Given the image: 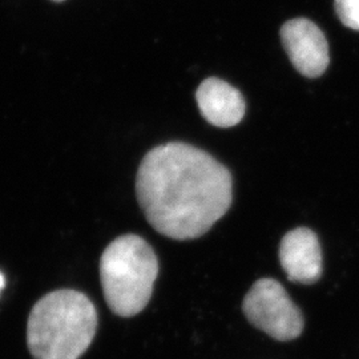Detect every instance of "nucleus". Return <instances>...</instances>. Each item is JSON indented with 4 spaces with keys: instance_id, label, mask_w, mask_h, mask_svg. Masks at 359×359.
I'll return each instance as SVG.
<instances>
[{
    "instance_id": "1",
    "label": "nucleus",
    "mask_w": 359,
    "mask_h": 359,
    "mask_svg": "<svg viewBox=\"0 0 359 359\" xmlns=\"http://www.w3.org/2000/svg\"><path fill=\"white\" fill-rule=\"evenodd\" d=\"M231 176L215 157L185 142L145 154L136 194L148 222L173 240L204 236L231 205Z\"/></svg>"
},
{
    "instance_id": "2",
    "label": "nucleus",
    "mask_w": 359,
    "mask_h": 359,
    "mask_svg": "<svg viewBox=\"0 0 359 359\" xmlns=\"http://www.w3.org/2000/svg\"><path fill=\"white\" fill-rule=\"evenodd\" d=\"M97 329V311L76 290H56L39 299L27 323V344L35 359H79Z\"/></svg>"
},
{
    "instance_id": "3",
    "label": "nucleus",
    "mask_w": 359,
    "mask_h": 359,
    "mask_svg": "<svg viewBox=\"0 0 359 359\" xmlns=\"http://www.w3.org/2000/svg\"><path fill=\"white\" fill-rule=\"evenodd\" d=\"M158 276L152 246L136 234H126L107 246L100 259V280L109 309L133 317L148 305Z\"/></svg>"
},
{
    "instance_id": "4",
    "label": "nucleus",
    "mask_w": 359,
    "mask_h": 359,
    "mask_svg": "<svg viewBox=\"0 0 359 359\" xmlns=\"http://www.w3.org/2000/svg\"><path fill=\"white\" fill-rule=\"evenodd\" d=\"M243 310L252 325L277 341H293L305 326L301 310L283 285L271 278L258 280L250 287L245 295Z\"/></svg>"
},
{
    "instance_id": "5",
    "label": "nucleus",
    "mask_w": 359,
    "mask_h": 359,
    "mask_svg": "<svg viewBox=\"0 0 359 359\" xmlns=\"http://www.w3.org/2000/svg\"><path fill=\"white\" fill-rule=\"evenodd\" d=\"M283 48L295 69L304 76H321L329 65V46L323 32L304 18L289 20L281 28Z\"/></svg>"
},
{
    "instance_id": "6",
    "label": "nucleus",
    "mask_w": 359,
    "mask_h": 359,
    "mask_svg": "<svg viewBox=\"0 0 359 359\" xmlns=\"http://www.w3.org/2000/svg\"><path fill=\"white\" fill-rule=\"evenodd\" d=\"M280 261L289 281L311 285L322 276L321 245L308 228L289 231L281 241Z\"/></svg>"
},
{
    "instance_id": "7",
    "label": "nucleus",
    "mask_w": 359,
    "mask_h": 359,
    "mask_svg": "<svg viewBox=\"0 0 359 359\" xmlns=\"http://www.w3.org/2000/svg\"><path fill=\"white\" fill-rule=\"evenodd\" d=\"M198 108L206 121L219 128L237 126L245 115V100L241 92L229 83L209 77L196 92Z\"/></svg>"
},
{
    "instance_id": "8",
    "label": "nucleus",
    "mask_w": 359,
    "mask_h": 359,
    "mask_svg": "<svg viewBox=\"0 0 359 359\" xmlns=\"http://www.w3.org/2000/svg\"><path fill=\"white\" fill-rule=\"evenodd\" d=\"M334 6L342 25L359 31V0H335Z\"/></svg>"
},
{
    "instance_id": "9",
    "label": "nucleus",
    "mask_w": 359,
    "mask_h": 359,
    "mask_svg": "<svg viewBox=\"0 0 359 359\" xmlns=\"http://www.w3.org/2000/svg\"><path fill=\"white\" fill-rule=\"evenodd\" d=\"M4 283H6V280H4V276L0 273V292H1V289L4 287Z\"/></svg>"
},
{
    "instance_id": "10",
    "label": "nucleus",
    "mask_w": 359,
    "mask_h": 359,
    "mask_svg": "<svg viewBox=\"0 0 359 359\" xmlns=\"http://www.w3.org/2000/svg\"><path fill=\"white\" fill-rule=\"evenodd\" d=\"M51 1H56V3H60V1H65V0H51Z\"/></svg>"
}]
</instances>
